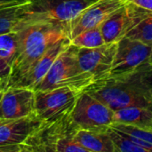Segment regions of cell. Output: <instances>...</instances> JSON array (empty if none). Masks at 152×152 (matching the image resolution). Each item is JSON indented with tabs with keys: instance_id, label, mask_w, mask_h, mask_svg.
I'll list each match as a JSON object with an SVG mask.
<instances>
[{
	"instance_id": "cell-1",
	"label": "cell",
	"mask_w": 152,
	"mask_h": 152,
	"mask_svg": "<svg viewBox=\"0 0 152 152\" xmlns=\"http://www.w3.org/2000/svg\"><path fill=\"white\" fill-rule=\"evenodd\" d=\"M69 23L38 21L18 26V46L8 79L3 89L13 86L31 66L60 38L69 35Z\"/></svg>"
},
{
	"instance_id": "cell-2",
	"label": "cell",
	"mask_w": 152,
	"mask_h": 152,
	"mask_svg": "<svg viewBox=\"0 0 152 152\" xmlns=\"http://www.w3.org/2000/svg\"><path fill=\"white\" fill-rule=\"evenodd\" d=\"M85 91L113 111L130 106H152V100L132 75L122 78L96 81Z\"/></svg>"
},
{
	"instance_id": "cell-3",
	"label": "cell",
	"mask_w": 152,
	"mask_h": 152,
	"mask_svg": "<svg viewBox=\"0 0 152 152\" xmlns=\"http://www.w3.org/2000/svg\"><path fill=\"white\" fill-rule=\"evenodd\" d=\"M77 52V47L70 44L60 53L46 75L33 90L46 91L69 86L85 91L91 86L94 79L80 69Z\"/></svg>"
},
{
	"instance_id": "cell-4",
	"label": "cell",
	"mask_w": 152,
	"mask_h": 152,
	"mask_svg": "<svg viewBox=\"0 0 152 152\" xmlns=\"http://www.w3.org/2000/svg\"><path fill=\"white\" fill-rule=\"evenodd\" d=\"M98 1L100 0H28L16 28L38 21L69 23Z\"/></svg>"
},
{
	"instance_id": "cell-5",
	"label": "cell",
	"mask_w": 152,
	"mask_h": 152,
	"mask_svg": "<svg viewBox=\"0 0 152 152\" xmlns=\"http://www.w3.org/2000/svg\"><path fill=\"white\" fill-rule=\"evenodd\" d=\"M83 91L63 86L35 92V113L42 122H53L70 115Z\"/></svg>"
},
{
	"instance_id": "cell-6",
	"label": "cell",
	"mask_w": 152,
	"mask_h": 152,
	"mask_svg": "<svg viewBox=\"0 0 152 152\" xmlns=\"http://www.w3.org/2000/svg\"><path fill=\"white\" fill-rule=\"evenodd\" d=\"M70 117L77 129L107 132L114 123V111L86 91L79 94Z\"/></svg>"
},
{
	"instance_id": "cell-7",
	"label": "cell",
	"mask_w": 152,
	"mask_h": 152,
	"mask_svg": "<svg viewBox=\"0 0 152 152\" xmlns=\"http://www.w3.org/2000/svg\"><path fill=\"white\" fill-rule=\"evenodd\" d=\"M151 50L152 45L126 37H122L117 42L115 57L107 78L131 76L141 66L149 62Z\"/></svg>"
},
{
	"instance_id": "cell-8",
	"label": "cell",
	"mask_w": 152,
	"mask_h": 152,
	"mask_svg": "<svg viewBox=\"0 0 152 152\" xmlns=\"http://www.w3.org/2000/svg\"><path fill=\"white\" fill-rule=\"evenodd\" d=\"M77 130L70 115L53 122H42L21 144L23 152L56 151L59 142Z\"/></svg>"
},
{
	"instance_id": "cell-9",
	"label": "cell",
	"mask_w": 152,
	"mask_h": 152,
	"mask_svg": "<svg viewBox=\"0 0 152 152\" xmlns=\"http://www.w3.org/2000/svg\"><path fill=\"white\" fill-rule=\"evenodd\" d=\"M117 50V43L104 44L95 48L77 47L80 69L93 77L94 83L107 78Z\"/></svg>"
},
{
	"instance_id": "cell-10",
	"label": "cell",
	"mask_w": 152,
	"mask_h": 152,
	"mask_svg": "<svg viewBox=\"0 0 152 152\" xmlns=\"http://www.w3.org/2000/svg\"><path fill=\"white\" fill-rule=\"evenodd\" d=\"M145 11V9L129 2L114 12L100 25L105 44L117 43L124 37L133 24Z\"/></svg>"
},
{
	"instance_id": "cell-11",
	"label": "cell",
	"mask_w": 152,
	"mask_h": 152,
	"mask_svg": "<svg viewBox=\"0 0 152 152\" xmlns=\"http://www.w3.org/2000/svg\"><path fill=\"white\" fill-rule=\"evenodd\" d=\"M127 3L129 0H100L96 2L69 22V38L75 37L86 29L100 26L109 16Z\"/></svg>"
},
{
	"instance_id": "cell-12",
	"label": "cell",
	"mask_w": 152,
	"mask_h": 152,
	"mask_svg": "<svg viewBox=\"0 0 152 152\" xmlns=\"http://www.w3.org/2000/svg\"><path fill=\"white\" fill-rule=\"evenodd\" d=\"M35 113V91L20 86L4 89L0 101V118H19Z\"/></svg>"
},
{
	"instance_id": "cell-13",
	"label": "cell",
	"mask_w": 152,
	"mask_h": 152,
	"mask_svg": "<svg viewBox=\"0 0 152 152\" xmlns=\"http://www.w3.org/2000/svg\"><path fill=\"white\" fill-rule=\"evenodd\" d=\"M70 44V38L69 36L60 38L31 66V68L13 86L27 87L33 90L46 75L60 53Z\"/></svg>"
},
{
	"instance_id": "cell-14",
	"label": "cell",
	"mask_w": 152,
	"mask_h": 152,
	"mask_svg": "<svg viewBox=\"0 0 152 152\" xmlns=\"http://www.w3.org/2000/svg\"><path fill=\"white\" fill-rule=\"evenodd\" d=\"M41 124L36 114L19 118H0V144H23Z\"/></svg>"
},
{
	"instance_id": "cell-15",
	"label": "cell",
	"mask_w": 152,
	"mask_h": 152,
	"mask_svg": "<svg viewBox=\"0 0 152 152\" xmlns=\"http://www.w3.org/2000/svg\"><path fill=\"white\" fill-rule=\"evenodd\" d=\"M114 123L152 129V106H130L115 110Z\"/></svg>"
},
{
	"instance_id": "cell-16",
	"label": "cell",
	"mask_w": 152,
	"mask_h": 152,
	"mask_svg": "<svg viewBox=\"0 0 152 152\" xmlns=\"http://www.w3.org/2000/svg\"><path fill=\"white\" fill-rule=\"evenodd\" d=\"M75 139L88 152H116L107 132L77 129Z\"/></svg>"
},
{
	"instance_id": "cell-17",
	"label": "cell",
	"mask_w": 152,
	"mask_h": 152,
	"mask_svg": "<svg viewBox=\"0 0 152 152\" xmlns=\"http://www.w3.org/2000/svg\"><path fill=\"white\" fill-rule=\"evenodd\" d=\"M28 2L0 5V35L14 31L22 18Z\"/></svg>"
},
{
	"instance_id": "cell-18",
	"label": "cell",
	"mask_w": 152,
	"mask_h": 152,
	"mask_svg": "<svg viewBox=\"0 0 152 152\" xmlns=\"http://www.w3.org/2000/svg\"><path fill=\"white\" fill-rule=\"evenodd\" d=\"M125 37L152 45V12L146 10L136 20Z\"/></svg>"
},
{
	"instance_id": "cell-19",
	"label": "cell",
	"mask_w": 152,
	"mask_h": 152,
	"mask_svg": "<svg viewBox=\"0 0 152 152\" xmlns=\"http://www.w3.org/2000/svg\"><path fill=\"white\" fill-rule=\"evenodd\" d=\"M71 45L79 48H95L105 44L100 26L86 29L70 39Z\"/></svg>"
},
{
	"instance_id": "cell-20",
	"label": "cell",
	"mask_w": 152,
	"mask_h": 152,
	"mask_svg": "<svg viewBox=\"0 0 152 152\" xmlns=\"http://www.w3.org/2000/svg\"><path fill=\"white\" fill-rule=\"evenodd\" d=\"M110 135L116 152H147V151L132 141L128 135L118 129L110 127L107 131Z\"/></svg>"
},
{
	"instance_id": "cell-21",
	"label": "cell",
	"mask_w": 152,
	"mask_h": 152,
	"mask_svg": "<svg viewBox=\"0 0 152 152\" xmlns=\"http://www.w3.org/2000/svg\"><path fill=\"white\" fill-rule=\"evenodd\" d=\"M18 46L17 34L15 31L0 35V58L11 66L16 55Z\"/></svg>"
},
{
	"instance_id": "cell-22",
	"label": "cell",
	"mask_w": 152,
	"mask_h": 152,
	"mask_svg": "<svg viewBox=\"0 0 152 152\" xmlns=\"http://www.w3.org/2000/svg\"><path fill=\"white\" fill-rule=\"evenodd\" d=\"M132 76L152 100V63L141 66Z\"/></svg>"
},
{
	"instance_id": "cell-23",
	"label": "cell",
	"mask_w": 152,
	"mask_h": 152,
	"mask_svg": "<svg viewBox=\"0 0 152 152\" xmlns=\"http://www.w3.org/2000/svg\"><path fill=\"white\" fill-rule=\"evenodd\" d=\"M11 72V65L0 58V85L3 87Z\"/></svg>"
},
{
	"instance_id": "cell-24",
	"label": "cell",
	"mask_w": 152,
	"mask_h": 152,
	"mask_svg": "<svg viewBox=\"0 0 152 152\" xmlns=\"http://www.w3.org/2000/svg\"><path fill=\"white\" fill-rule=\"evenodd\" d=\"M0 152H23L21 144H11V145H1Z\"/></svg>"
},
{
	"instance_id": "cell-25",
	"label": "cell",
	"mask_w": 152,
	"mask_h": 152,
	"mask_svg": "<svg viewBox=\"0 0 152 152\" xmlns=\"http://www.w3.org/2000/svg\"><path fill=\"white\" fill-rule=\"evenodd\" d=\"M129 2L142 9L152 12V0H129Z\"/></svg>"
},
{
	"instance_id": "cell-26",
	"label": "cell",
	"mask_w": 152,
	"mask_h": 152,
	"mask_svg": "<svg viewBox=\"0 0 152 152\" xmlns=\"http://www.w3.org/2000/svg\"><path fill=\"white\" fill-rule=\"evenodd\" d=\"M28 0H0V5L7 4H21L26 3Z\"/></svg>"
},
{
	"instance_id": "cell-27",
	"label": "cell",
	"mask_w": 152,
	"mask_h": 152,
	"mask_svg": "<svg viewBox=\"0 0 152 152\" xmlns=\"http://www.w3.org/2000/svg\"><path fill=\"white\" fill-rule=\"evenodd\" d=\"M3 93H4V89H3V87L1 86V85H0V101H1V98H2V96H3Z\"/></svg>"
},
{
	"instance_id": "cell-28",
	"label": "cell",
	"mask_w": 152,
	"mask_h": 152,
	"mask_svg": "<svg viewBox=\"0 0 152 152\" xmlns=\"http://www.w3.org/2000/svg\"><path fill=\"white\" fill-rule=\"evenodd\" d=\"M149 63H152V50L151 53V56H150V60H149Z\"/></svg>"
}]
</instances>
